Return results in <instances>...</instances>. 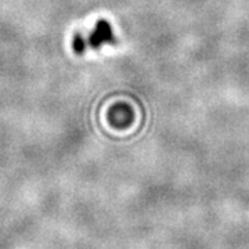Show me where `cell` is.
Returning a JSON list of instances; mask_svg holds the SVG:
<instances>
[{"label":"cell","mask_w":249,"mask_h":249,"mask_svg":"<svg viewBox=\"0 0 249 249\" xmlns=\"http://www.w3.org/2000/svg\"><path fill=\"white\" fill-rule=\"evenodd\" d=\"M72 46H73V52L76 54H83L86 47H88V43H86V39L80 34H76L73 36V42H72Z\"/></svg>","instance_id":"2"},{"label":"cell","mask_w":249,"mask_h":249,"mask_svg":"<svg viewBox=\"0 0 249 249\" xmlns=\"http://www.w3.org/2000/svg\"><path fill=\"white\" fill-rule=\"evenodd\" d=\"M86 43L91 49H98L106 43H112L115 45L116 39L112 32V28L108 24L106 19H100L97 21L96 27L93 29V32L90 34L89 37L86 39Z\"/></svg>","instance_id":"1"}]
</instances>
